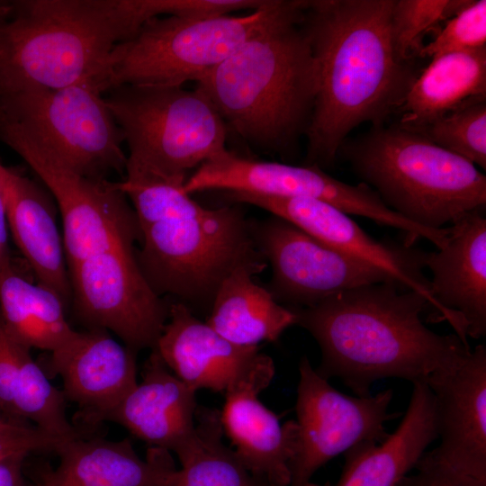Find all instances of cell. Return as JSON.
Instances as JSON below:
<instances>
[{"label": "cell", "mask_w": 486, "mask_h": 486, "mask_svg": "<svg viewBox=\"0 0 486 486\" xmlns=\"http://www.w3.org/2000/svg\"><path fill=\"white\" fill-rule=\"evenodd\" d=\"M393 4L394 0L307 1L303 24L318 84L305 133V165L333 166L355 128L382 125L402 106L417 76L393 48Z\"/></svg>", "instance_id": "obj_1"}, {"label": "cell", "mask_w": 486, "mask_h": 486, "mask_svg": "<svg viewBox=\"0 0 486 486\" xmlns=\"http://www.w3.org/2000/svg\"><path fill=\"white\" fill-rule=\"evenodd\" d=\"M412 130L437 146L486 169V96L472 98L429 123Z\"/></svg>", "instance_id": "obj_30"}, {"label": "cell", "mask_w": 486, "mask_h": 486, "mask_svg": "<svg viewBox=\"0 0 486 486\" xmlns=\"http://www.w3.org/2000/svg\"><path fill=\"white\" fill-rule=\"evenodd\" d=\"M186 176L126 168L117 182L138 221L137 258L160 297L210 311L221 281L234 269L256 274L267 264L240 208L203 207L184 190Z\"/></svg>", "instance_id": "obj_3"}, {"label": "cell", "mask_w": 486, "mask_h": 486, "mask_svg": "<svg viewBox=\"0 0 486 486\" xmlns=\"http://www.w3.org/2000/svg\"><path fill=\"white\" fill-rule=\"evenodd\" d=\"M263 390L256 384H242L224 393L225 402L220 410L223 433L248 471L276 486H288L297 423L290 420L282 424L278 416L259 400Z\"/></svg>", "instance_id": "obj_24"}, {"label": "cell", "mask_w": 486, "mask_h": 486, "mask_svg": "<svg viewBox=\"0 0 486 486\" xmlns=\"http://www.w3.org/2000/svg\"><path fill=\"white\" fill-rule=\"evenodd\" d=\"M8 230L5 203L0 187V273L12 261L8 248Z\"/></svg>", "instance_id": "obj_37"}, {"label": "cell", "mask_w": 486, "mask_h": 486, "mask_svg": "<svg viewBox=\"0 0 486 486\" xmlns=\"http://www.w3.org/2000/svg\"><path fill=\"white\" fill-rule=\"evenodd\" d=\"M66 441L23 421L0 420V460L17 454L56 453Z\"/></svg>", "instance_id": "obj_33"}, {"label": "cell", "mask_w": 486, "mask_h": 486, "mask_svg": "<svg viewBox=\"0 0 486 486\" xmlns=\"http://www.w3.org/2000/svg\"><path fill=\"white\" fill-rule=\"evenodd\" d=\"M486 48V1L470 0L446 25L433 40L422 46V58Z\"/></svg>", "instance_id": "obj_32"}, {"label": "cell", "mask_w": 486, "mask_h": 486, "mask_svg": "<svg viewBox=\"0 0 486 486\" xmlns=\"http://www.w3.org/2000/svg\"><path fill=\"white\" fill-rule=\"evenodd\" d=\"M255 271L238 267L219 285L206 323L229 341L243 346H258L276 341L291 326L295 312L280 304L258 284Z\"/></svg>", "instance_id": "obj_25"}, {"label": "cell", "mask_w": 486, "mask_h": 486, "mask_svg": "<svg viewBox=\"0 0 486 486\" xmlns=\"http://www.w3.org/2000/svg\"><path fill=\"white\" fill-rule=\"evenodd\" d=\"M193 441L176 456L181 464L164 486H276L248 471L222 440L220 412L198 408Z\"/></svg>", "instance_id": "obj_28"}, {"label": "cell", "mask_w": 486, "mask_h": 486, "mask_svg": "<svg viewBox=\"0 0 486 486\" xmlns=\"http://www.w3.org/2000/svg\"><path fill=\"white\" fill-rule=\"evenodd\" d=\"M153 18L148 0L0 1V94L103 79L114 48Z\"/></svg>", "instance_id": "obj_5"}, {"label": "cell", "mask_w": 486, "mask_h": 486, "mask_svg": "<svg viewBox=\"0 0 486 486\" xmlns=\"http://www.w3.org/2000/svg\"><path fill=\"white\" fill-rule=\"evenodd\" d=\"M251 230L258 251L271 266L266 288L285 307H310L346 290L394 283L283 218L272 215L251 221Z\"/></svg>", "instance_id": "obj_13"}, {"label": "cell", "mask_w": 486, "mask_h": 486, "mask_svg": "<svg viewBox=\"0 0 486 486\" xmlns=\"http://www.w3.org/2000/svg\"><path fill=\"white\" fill-rule=\"evenodd\" d=\"M338 155L389 209L421 227L443 229L468 212L485 209V175L400 123L373 126L346 140Z\"/></svg>", "instance_id": "obj_6"}, {"label": "cell", "mask_w": 486, "mask_h": 486, "mask_svg": "<svg viewBox=\"0 0 486 486\" xmlns=\"http://www.w3.org/2000/svg\"><path fill=\"white\" fill-rule=\"evenodd\" d=\"M153 349L195 392L208 389L226 393L242 384L266 389L274 374L273 359L258 346L229 341L177 302L169 303L167 320Z\"/></svg>", "instance_id": "obj_15"}, {"label": "cell", "mask_w": 486, "mask_h": 486, "mask_svg": "<svg viewBox=\"0 0 486 486\" xmlns=\"http://www.w3.org/2000/svg\"><path fill=\"white\" fill-rule=\"evenodd\" d=\"M0 413H1V412H0ZM2 418H2V416H1V414H0V420H1Z\"/></svg>", "instance_id": "obj_38"}, {"label": "cell", "mask_w": 486, "mask_h": 486, "mask_svg": "<svg viewBox=\"0 0 486 486\" xmlns=\"http://www.w3.org/2000/svg\"><path fill=\"white\" fill-rule=\"evenodd\" d=\"M22 347L8 334L0 317V412L7 419H13V394Z\"/></svg>", "instance_id": "obj_35"}, {"label": "cell", "mask_w": 486, "mask_h": 486, "mask_svg": "<svg viewBox=\"0 0 486 486\" xmlns=\"http://www.w3.org/2000/svg\"><path fill=\"white\" fill-rule=\"evenodd\" d=\"M295 411L298 436L289 463L288 486H316L315 472L335 456L364 441L382 443L392 390L353 397L336 390L303 356L299 364Z\"/></svg>", "instance_id": "obj_12"}, {"label": "cell", "mask_w": 486, "mask_h": 486, "mask_svg": "<svg viewBox=\"0 0 486 486\" xmlns=\"http://www.w3.org/2000/svg\"><path fill=\"white\" fill-rule=\"evenodd\" d=\"M106 94L128 146L125 169L187 177L227 148L228 127L196 87L125 85Z\"/></svg>", "instance_id": "obj_7"}, {"label": "cell", "mask_w": 486, "mask_h": 486, "mask_svg": "<svg viewBox=\"0 0 486 486\" xmlns=\"http://www.w3.org/2000/svg\"><path fill=\"white\" fill-rule=\"evenodd\" d=\"M306 4L284 0L267 23L195 81L227 127L285 158L306 133L317 91V64L303 24Z\"/></svg>", "instance_id": "obj_4"}, {"label": "cell", "mask_w": 486, "mask_h": 486, "mask_svg": "<svg viewBox=\"0 0 486 486\" xmlns=\"http://www.w3.org/2000/svg\"><path fill=\"white\" fill-rule=\"evenodd\" d=\"M56 454V467L43 470L31 486H164L176 469L169 451L150 446L143 459L130 439L80 436Z\"/></svg>", "instance_id": "obj_22"}, {"label": "cell", "mask_w": 486, "mask_h": 486, "mask_svg": "<svg viewBox=\"0 0 486 486\" xmlns=\"http://www.w3.org/2000/svg\"><path fill=\"white\" fill-rule=\"evenodd\" d=\"M411 84L400 124L420 128L465 102L486 96V48L431 58Z\"/></svg>", "instance_id": "obj_27"}, {"label": "cell", "mask_w": 486, "mask_h": 486, "mask_svg": "<svg viewBox=\"0 0 486 486\" xmlns=\"http://www.w3.org/2000/svg\"><path fill=\"white\" fill-rule=\"evenodd\" d=\"M142 380L104 415L153 447L178 454L196 431L195 391L178 379L155 349L146 361Z\"/></svg>", "instance_id": "obj_20"}, {"label": "cell", "mask_w": 486, "mask_h": 486, "mask_svg": "<svg viewBox=\"0 0 486 486\" xmlns=\"http://www.w3.org/2000/svg\"><path fill=\"white\" fill-rule=\"evenodd\" d=\"M0 140L23 158L53 197L68 271L90 256L140 242L134 210L117 182L76 171L31 133L1 117Z\"/></svg>", "instance_id": "obj_10"}, {"label": "cell", "mask_w": 486, "mask_h": 486, "mask_svg": "<svg viewBox=\"0 0 486 486\" xmlns=\"http://www.w3.org/2000/svg\"><path fill=\"white\" fill-rule=\"evenodd\" d=\"M435 398L439 446L452 466L486 479V346L478 345L456 367L425 382Z\"/></svg>", "instance_id": "obj_18"}, {"label": "cell", "mask_w": 486, "mask_h": 486, "mask_svg": "<svg viewBox=\"0 0 486 486\" xmlns=\"http://www.w3.org/2000/svg\"><path fill=\"white\" fill-rule=\"evenodd\" d=\"M470 0H394L391 15V33L400 59L410 62L419 52L421 37L443 20L453 17Z\"/></svg>", "instance_id": "obj_31"}, {"label": "cell", "mask_w": 486, "mask_h": 486, "mask_svg": "<svg viewBox=\"0 0 486 486\" xmlns=\"http://www.w3.org/2000/svg\"><path fill=\"white\" fill-rule=\"evenodd\" d=\"M290 309L296 325L320 348L317 373L338 378L358 397L370 395L372 385L384 378L426 382L456 367L471 352L455 333L427 328L421 315L429 309L428 301L394 283L371 284Z\"/></svg>", "instance_id": "obj_2"}, {"label": "cell", "mask_w": 486, "mask_h": 486, "mask_svg": "<svg viewBox=\"0 0 486 486\" xmlns=\"http://www.w3.org/2000/svg\"><path fill=\"white\" fill-rule=\"evenodd\" d=\"M67 399L49 380L42 367L22 347L12 401L13 419L31 422L40 431L68 440L82 434L68 419Z\"/></svg>", "instance_id": "obj_29"}, {"label": "cell", "mask_w": 486, "mask_h": 486, "mask_svg": "<svg viewBox=\"0 0 486 486\" xmlns=\"http://www.w3.org/2000/svg\"><path fill=\"white\" fill-rule=\"evenodd\" d=\"M68 274L70 305L86 328L112 332L135 353L155 347L168 318L169 303L146 279L135 245L90 256Z\"/></svg>", "instance_id": "obj_11"}, {"label": "cell", "mask_w": 486, "mask_h": 486, "mask_svg": "<svg viewBox=\"0 0 486 486\" xmlns=\"http://www.w3.org/2000/svg\"><path fill=\"white\" fill-rule=\"evenodd\" d=\"M0 117L24 129L85 176L106 179L111 172L125 173L122 130L94 83L0 94Z\"/></svg>", "instance_id": "obj_9"}, {"label": "cell", "mask_w": 486, "mask_h": 486, "mask_svg": "<svg viewBox=\"0 0 486 486\" xmlns=\"http://www.w3.org/2000/svg\"><path fill=\"white\" fill-rule=\"evenodd\" d=\"M68 305L51 288L32 282L11 261L0 273V317L11 338L28 348L53 353L76 335Z\"/></svg>", "instance_id": "obj_26"}, {"label": "cell", "mask_w": 486, "mask_h": 486, "mask_svg": "<svg viewBox=\"0 0 486 486\" xmlns=\"http://www.w3.org/2000/svg\"><path fill=\"white\" fill-rule=\"evenodd\" d=\"M232 202L250 204L289 220L330 247L388 275L396 284L421 294L432 314L428 320L446 321V312L434 299L425 276L427 252L412 245H397L374 238L349 216L316 199L276 197L251 194H224Z\"/></svg>", "instance_id": "obj_14"}, {"label": "cell", "mask_w": 486, "mask_h": 486, "mask_svg": "<svg viewBox=\"0 0 486 486\" xmlns=\"http://www.w3.org/2000/svg\"><path fill=\"white\" fill-rule=\"evenodd\" d=\"M485 209L468 212L447 228L445 246L427 252L431 293L464 342L486 335Z\"/></svg>", "instance_id": "obj_17"}, {"label": "cell", "mask_w": 486, "mask_h": 486, "mask_svg": "<svg viewBox=\"0 0 486 486\" xmlns=\"http://www.w3.org/2000/svg\"><path fill=\"white\" fill-rule=\"evenodd\" d=\"M284 0H267L242 15L160 16L118 44L104 71V94L130 86H184L229 57L267 23Z\"/></svg>", "instance_id": "obj_8"}, {"label": "cell", "mask_w": 486, "mask_h": 486, "mask_svg": "<svg viewBox=\"0 0 486 486\" xmlns=\"http://www.w3.org/2000/svg\"><path fill=\"white\" fill-rule=\"evenodd\" d=\"M26 456L17 454L0 460V486H31L23 474Z\"/></svg>", "instance_id": "obj_36"}, {"label": "cell", "mask_w": 486, "mask_h": 486, "mask_svg": "<svg viewBox=\"0 0 486 486\" xmlns=\"http://www.w3.org/2000/svg\"><path fill=\"white\" fill-rule=\"evenodd\" d=\"M0 187L8 229L36 281L54 290L69 306L71 284L53 197L38 183L1 162Z\"/></svg>", "instance_id": "obj_21"}, {"label": "cell", "mask_w": 486, "mask_h": 486, "mask_svg": "<svg viewBox=\"0 0 486 486\" xmlns=\"http://www.w3.org/2000/svg\"><path fill=\"white\" fill-rule=\"evenodd\" d=\"M413 390L399 427L382 443L364 441L344 453L335 486H396L437 438L434 394L425 382Z\"/></svg>", "instance_id": "obj_23"}, {"label": "cell", "mask_w": 486, "mask_h": 486, "mask_svg": "<svg viewBox=\"0 0 486 486\" xmlns=\"http://www.w3.org/2000/svg\"><path fill=\"white\" fill-rule=\"evenodd\" d=\"M184 190L190 195L207 191L276 197H304L325 202L346 214L362 207L361 185L339 181L316 165L294 166L253 159L227 148L187 176Z\"/></svg>", "instance_id": "obj_16"}, {"label": "cell", "mask_w": 486, "mask_h": 486, "mask_svg": "<svg viewBox=\"0 0 486 486\" xmlns=\"http://www.w3.org/2000/svg\"><path fill=\"white\" fill-rule=\"evenodd\" d=\"M50 354V369L61 377L67 400L79 407L86 424L100 423L138 383L136 353L105 329L76 331Z\"/></svg>", "instance_id": "obj_19"}, {"label": "cell", "mask_w": 486, "mask_h": 486, "mask_svg": "<svg viewBox=\"0 0 486 486\" xmlns=\"http://www.w3.org/2000/svg\"><path fill=\"white\" fill-rule=\"evenodd\" d=\"M414 469V473L405 475L396 486H486V479L452 466L433 450L425 453Z\"/></svg>", "instance_id": "obj_34"}]
</instances>
